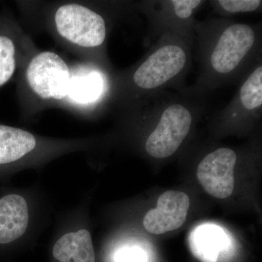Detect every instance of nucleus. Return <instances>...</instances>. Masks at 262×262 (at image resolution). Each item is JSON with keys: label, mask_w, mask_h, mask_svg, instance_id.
<instances>
[{"label": "nucleus", "mask_w": 262, "mask_h": 262, "mask_svg": "<svg viewBox=\"0 0 262 262\" xmlns=\"http://www.w3.org/2000/svg\"><path fill=\"white\" fill-rule=\"evenodd\" d=\"M71 67L52 51L33 54L21 68L20 93L25 92L37 108L67 101L70 93Z\"/></svg>", "instance_id": "f257e3e1"}, {"label": "nucleus", "mask_w": 262, "mask_h": 262, "mask_svg": "<svg viewBox=\"0 0 262 262\" xmlns=\"http://www.w3.org/2000/svg\"><path fill=\"white\" fill-rule=\"evenodd\" d=\"M53 26L61 41L84 53L101 47L107 35V26L102 15L78 3H67L57 8Z\"/></svg>", "instance_id": "f03ea898"}, {"label": "nucleus", "mask_w": 262, "mask_h": 262, "mask_svg": "<svg viewBox=\"0 0 262 262\" xmlns=\"http://www.w3.org/2000/svg\"><path fill=\"white\" fill-rule=\"evenodd\" d=\"M256 43V31L248 24L234 23L222 29L207 54L209 73L225 78L236 73L247 61Z\"/></svg>", "instance_id": "7ed1b4c3"}, {"label": "nucleus", "mask_w": 262, "mask_h": 262, "mask_svg": "<svg viewBox=\"0 0 262 262\" xmlns=\"http://www.w3.org/2000/svg\"><path fill=\"white\" fill-rule=\"evenodd\" d=\"M185 48L175 43L163 45L133 72L131 82L138 91H155L178 77L187 64Z\"/></svg>", "instance_id": "20e7f679"}, {"label": "nucleus", "mask_w": 262, "mask_h": 262, "mask_svg": "<svg viewBox=\"0 0 262 262\" xmlns=\"http://www.w3.org/2000/svg\"><path fill=\"white\" fill-rule=\"evenodd\" d=\"M192 115V110L184 103H171L165 106L146 141L148 154L157 159L173 155L190 131Z\"/></svg>", "instance_id": "39448f33"}, {"label": "nucleus", "mask_w": 262, "mask_h": 262, "mask_svg": "<svg viewBox=\"0 0 262 262\" xmlns=\"http://www.w3.org/2000/svg\"><path fill=\"white\" fill-rule=\"evenodd\" d=\"M235 151L219 148L205 157L196 170V177L210 195L219 199L229 198L234 188V170L237 162Z\"/></svg>", "instance_id": "423d86ee"}, {"label": "nucleus", "mask_w": 262, "mask_h": 262, "mask_svg": "<svg viewBox=\"0 0 262 262\" xmlns=\"http://www.w3.org/2000/svg\"><path fill=\"white\" fill-rule=\"evenodd\" d=\"M190 206L189 196L177 190L163 192L158 200L157 207L144 216V228L154 234H162L182 227L187 219Z\"/></svg>", "instance_id": "0eeeda50"}, {"label": "nucleus", "mask_w": 262, "mask_h": 262, "mask_svg": "<svg viewBox=\"0 0 262 262\" xmlns=\"http://www.w3.org/2000/svg\"><path fill=\"white\" fill-rule=\"evenodd\" d=\"M25 44V36L16 22L9 15H0V88L27 63L24 61Z\"/></svg>", "instance_id": "6e6552de"}, {"label": "nucleus", "mask_w": 262, "mask_h": 262, "mask_svg": "<svg viewBox=\"0 0 262 262\" xmlns=\"http://www.w3.org/2000/svg\"><path fill=\"white\" fill-rule=\"evenodd\" d=\"M230 243L225 229L211 224L198 226L189 236L191 253L201 262H218L220 255L230 248Z\"/></svg>", "instance_id": "1a4fd4ad"}, {"label": "nucleus", "mask_w": 262, "mask_h": 262, "mask_svg": "<svg viewBox=\"0 0 262 262\" xmlns=\"http://www.w3.org/2000/svg\"><path fill=\"white\" fill-rule=\"evenodd\" d=\"M28 224V206L23 196L9 194L0 199V244H10L21 237Z\"/></svg>", "instance_id": "9d476101"}, {"label": "nucleus", "mask_w": 262, "mask_h": 262, "mask_svg": "<svg viewBox=\"0 0 262 262\" xmlns=\"http://www.w3.org/2000/svg\"><path fill=\"white\" fill-rule=\"evenodd\" d=\"M53 253L60 262L96 261L92 238L86 229L62 236L54 245Z\"/></svg>", "instance_id": "9b49d317"}, {"label": "nucleus", "mask_w": 262, "mask_h": 262, "mask_svg": "<svg viewBox=\"0 0 262 262\" xmlns=\"http://www.w3.org/2000/svg\"><path fill=\"white\" fill-rule=\"evenodd\" d=\"M36 146L37 139L30 132L0 124V165L21 159Z\"/></svg>", "instance_id": "f8f14e48"}, {"label": "nucleus", "mask_w": 262, "mask_h": 262, "mask_svg": "<svg viewBox=\"0 0 262 262\" xmlns=\"http://www.w3.org/2000/svg\"><path fill=\"white\" fill-rule=\"evenodd\" d=\"M70 93L67 101L80 108L93 103L100 93L101 81L96 72L84 65L71 67Z\"/></svg>", "instance_id": "ddd939ff"}, {"label": "nucleus", "mask_w": 262, "mask_h": 262, "mask_svg": "<svg viewBox=\"0 0 262 262\" xmlns=\"http://www.w3.org/2000/svg\"><path fill=\"white\" fill-rule=\"evenodd\" d=\"M221 8L229 13H250L260 8L261 0H220L217 2Z\"/></svg>", "instance_id": "4468645a"}, {"label": "nucleus", "mask_w": 262, "mask_h": 262, "mask_svg": "<svg viewBox=\"0 0 262 262\" xmlns=\"http://www.w3.org/2000/svg\"><path fill=\"white\" fill-rule=\"evenodd\" d=\"M170 3L177 17L182 20H188L203 2L201 0H173Z\"/></svg>", "instance_id": "2eb2a0df"}, {"label": "nucleus", "mask_w": 262, "mask_h": 262, "mask_svg": "<svg viewBox=\"0 0 262 262\" xmlns=\"http://www.w3.org/2000/svg\"><path fill=\"white\" fill-rule=\"evenodd\" d=\"M117 262H147L145 254L139 249L128 250L120 255Z\"/></svg>", "instance_id": "dca6fc26"}]
</instances>
